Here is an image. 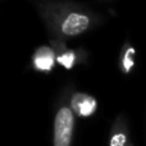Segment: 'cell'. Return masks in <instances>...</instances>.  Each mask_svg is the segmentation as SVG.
Masks as SVG:
<instances>
[{
	"label": "cell",
	"mask_w": 146,
	"mask_h": 146,
	"mask_svg": "<svg viewBox=\"0 0 146 146\" xmlns=\"http://www.w3.org/2000/svg\"><path fill=\"white\" fill-rule=\"evenodd\" d=\"M50 45L56 54V63L66 69H72L74 66L85 62V59L87 58L85 50H82V49H80V50L69 49L64 41L50 38Z\"/></svg>",
	"instance_id": "obj_3"
},
{
	"label": "cell",
	"mask_w": 146,
	"mask_h": 146,
	"mask_svg": "<svg viewBox=\"0 0 146 146\" xmlns=\"http://www.w3.org/2000/svg\"><path fill=\"white\" fill-rule=\"evenodd\" d=\"M71 109L78 117H90L98 109V101L85 92H74L71 96Z\"/></svg>",
	"instance_id": "obj_4"
},
{
	"label": "cell",
	"mask_w": 146,
	"mask_h": 146,
	"mask_svg": "<svg viewBox=\"0 0 146 146\" xmlns=\"http://www.w3.org/2000/svg\"><path fill=\"white\" fill-rule=\"evenodd\" d=\"M73 128H74L73 110L71 106H60L56 111L54 121V146H71Z\"/></svg>",
	"instance_id": "obj_2"
},
{
	"label": "cell",
	"mask_w": 146,
	"mask_h": 146,
	"mask_svg": "<svg viewBox=\"0 0 146 146\" xmlns=\"http://www.w3.org/2000/svg\"><path fill=\"white\" fill-rule=\"evenodd\" d=\"M36 7L53 40L66 42L101 22V17L94 10L69 0H40Z\"/></svg>",
	"instance_id": "obj_1"
},
{
	"label": "cell",
	"mask_w": 146,
	"mask_h": 146,
	"mask_svg": "<svg viewBox=\"0 0 146 146\" xmlns=\"http://www.w3.org/2000/svg\"><path fill=\"white\" fill-rule=\"evenodd\" d=\"M56 54L51 46H40L32 55V68L37 72L49 73L54 69Z\"/></svg>",
	"instance_id": "obj_5"
},
{
	"label": "cell",
	"mask_w": 146,
	"mask_h": 146,
	"mask_svg": "<svg viewBox=\"0 0 146 146\" xmlns=\"http://www.w3.org/2000/svg\"><path fill=\"white\" fill-rule=\"evenodd\" d=\"M127 141V132L124 122L121 119H117L114 129L111 132V139H110V146H126Z\"/></svg>",
	"instance_id": "obj_7"
},
{
	"label": "cell",
	"mask_w": 146,
	"mask_h": 146,
	"mask_svg": "<svg viewBox=\"0 0 146 146\" xmlns=\"http://www.w3.org/2000/svg\"><path fill=\"white\" fill-rule=\"evenodd\" d=\"M135 53H136V50L129 42H126L122 48L119 63H121V71L124 74H128L135 68Z\"/></svg>",
	"instance_id": "obj_6"
},
{
	"label": "cell",
	"mask_w": 146,
	"mask_h": 146,
	"mask_svg": "<svg viewBox=\"0 0 146 146\" xmlns=\"http://www.w3.org/2000/svg\"><path fill=\"white\" fill-rule=\"evenodd\" d=\"M105 1H111V0H105Z\"/></svg>",
	"instance_id": "obj_8"
}]
</instances>
